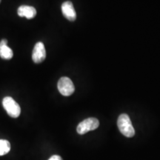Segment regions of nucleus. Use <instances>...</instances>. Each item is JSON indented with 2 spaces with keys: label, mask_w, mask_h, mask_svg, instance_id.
<instances>
[{
  "label": "nucleus",
  "mask_w": 160,
  "mask_h": 160,
  "mask_svg": "<svg viewBox=\"0 0 160 160\" xmlns=\"http://www.w3.org/2000/svg\"><path fill=\"white\" fill-rule=\"evenodd\" d=\"M17 13L20 17H26L31 19L37 15V10L32 6L21 5L17 10Z\"/></svg>",
  "instance_id": "7"
},
{
  "label": "nucleus",
  "mask_w": 160,
  "mask_h": 160,
  "mask_svg": "<svg viewBox=\"0 0 160 160\" xmlns=\"http://www.w3.org/2000/svg\"><path fill=\"white\" fill-rule=\"evenodd\" d=\"M2 105L10 117L12 118H17L21 113L20 106L13 98L6 97L2 100Z\"/></svg>",
  "instance_id": "2"
},
{
  "label": "nucleus",
  "mask_w": 160,
  "mask_h": 160,
  "mask_svg": "<svg viewBox=\"0 0 160 160\" xmlns=\"http://www.w3.org/2000/svg\"><path fill=\"white\" fill-rule=\"evenodd\" d=\"M57 88L59 93L65 97H68L74 93L75 87L73 82L68 77L60 78L57 83Z\"/></svg>",
  "instance_id": "4"
},
{
  "label": "nucleus",
  "mask_w": 160,
  "mask_h": 160,
  "mask_svg": "<svg viewBox=\"0 0 160 160\" xmlns=\"http://www.w3.org/2000/svg\"><path fill=\"white\" fill-rule=\"evenodd\" d=\"M46 57V51L45 45L42 42H39L34 45L33 53H32V59L33 62L41 63L42 62Z\"/></svg>",
  "instance_id": "5"
},
{
  "label": "nucleus",
  "mask_w": 160,
  "mask_h": 160,
  "mask_svg": "<svg viewBox=\"0 0 160 160\" xmlns=\"http://www.w3.org/2000/svg\"><path fill=\"white\" fill-rule=\"evenodd\" d=\"M13 56V51L11 48H10L7 45H0V57L2 59L9 60L12 59Z\"/></svg>",
  "instance_id": "8"
},
{
  "label": "nucleus",
  "mask_w": 160,
  "mask_h": 160,
  "mask_svg": "<svg viewBox=\"0 0 160 160\" xmlns=\"http://www.w3.org/2000/svg\"><path fill=\"white\" fill-rule=\"evenodd\" d=\"M48 160H63L62 158L59 155H53Z\"/></svg>",
  "instance_id": "10"
},
{
  "label": "nucleus",
  "mask_w": 160,
  "mask_h": 160,
  "mask_svg": "<svg viewBox=\"0 0 160 160\" xmlns=\"http://www.w3.org/2000/svg\"><path fill=\"white\" fill-rule=\"evenodd\" d=\"M11 151V144L8 140L0 139V156L7 154Z\"/></svg>",
  "instance_id": "9"
},
{
  "label": "nucleus",
  "mask_w": 160,
  "mask_h": 160,
  "mask_svg": "<svg viewBox=\"0 0 160 160\" xmlns=\"http://www.w3.org/2000/svg\"><path fill=\"white\" fill-rule=\"evenodd\" d=\"M0 2H1V0H0Z\"/></svg>",
  "instance_id": "12"
},
{
  "label": "nucleus",
  "mask_w": 160,
  "mask_h": 160,
  "mask_svg": "<svg viewBox=\"0 0 160 160\" xmlns=\"http://www.w3.org/2000/svg\"><path fill=\"white\" fill-rule=\"evenodd\" d=\"M8 44V40L7 39H2L1 42H0V45H5Z\"/></svg>",
  "instance_id": "11"
},
{
  "label": "nucleus",
  "mask_w": 160,
  "mask_h": 160,
  "mask_svg": "<svg viewBox=\"0 0 160 160\" xmlns=\"http://www.w3.org/2000/svg\"><path fill=\"white\" fill-rule=\"evenodd\" d=\"M99 126V121L97 118L90 117L81 122L77 128V133L80 135L85 134L88 132L94 131Z\"/></svg>",
  "instance_id": "3"
},
{
  "label": "nucleus",
  "mask_w": 160,
  "mask_h": 160,
  "mask_svg": "<svg viewBox=\"0 0 160 160\" xmlns=\"http://www.w3.org/2000/svg\"><path fill=\"white\" fill-rule=\"evenodd\" d=\"M62 12L64 17L69 21L73 22L77 19V13H76L74 7L71 2L67 1L62 3Z\"/></svg>",
  "instance_id": "6"
},
{
  "label": "nucleus",
  "mask_w": 160,
  "mask_h": 160,
  "mask_svg": "<svg viewBox=\"0 0 160 160\" xmlns=\"http://www.w3.org/2000/svg\"><path fill=\"white\" fill-rule=\"evenodd\" d=\"M117 126L122 134L125 137L131 138L135 135V130L133 128L128 115L125 113L120 115L117 120Z\"/></svg>",
  "instance_id": "1"
}]
</instances>
